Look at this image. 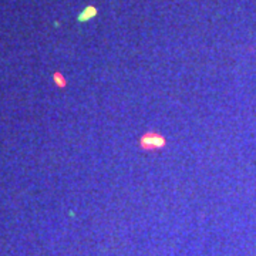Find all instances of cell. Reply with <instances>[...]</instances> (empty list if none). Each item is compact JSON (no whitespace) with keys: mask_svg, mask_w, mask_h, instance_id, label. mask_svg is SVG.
I'll use <instances>...</instances> for the list:
<instances>
[{"mask_svg":"<svg viewBox=\"0 0 256 256\" xmlns=\"http://www.w3.org/2000/svg\"><path fill=\"white\" fill-rule=\"evenodd\" d=\"M165 137L154 131L145 132L139 138V148L144 149V151H159V149L165 148Z\"/></svg>","mask_w":256,"mask_h":256,"instance_id":"6da1fadb","label":"cell"},{"mask_svg":"<svg viewBox=\"0 0 256 256\" xmlns=\"http://www.w3.org/2000/svg\"><path fill=\"white\" fill-rule=\"evenodd\" d=\"M95 13H97V10H95V7H87L84 11H81V14L78 16V20L80 21H87L90 20L91 17H94Z\"/></svg>","mask_w":256,"mask_h":256,"instance_id":"7a4b0ae2","label":"cell"},{"mask_svg":"<svg viewBox=\"0 0 256 256\" xmlns=\"http://www.w3.org/2000/svg\"><path fill=\"white\" fill-rule=\"evenodd\" d=\"M54 80H56V84H57L58 87H66V80H64V77L60 73H56V74H54Z\"/></svg>","mask_w":256,"mask_h":256,"instance_id":"3957f363","label":"cell"}]
</instances>
